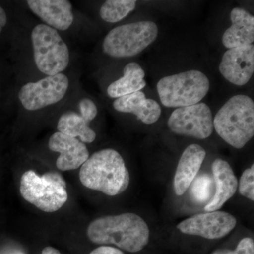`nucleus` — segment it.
<instances>
[{"label": "nucleus", "instance_id": "obj_1", "mask_svg": "<svg viewBox=\"0 0 254 254\" xmlns=\"http://www.w3.org/2000/svg\"><path fill=\"white\" fill-rule=\"evenodd\" d=\"M87 235L96 245H115L136 253L148 245L150 231L143 218L136 214L126 213L93 220L88 227Z\"/></svg>", "mask_w": 254, "mask_h": 254}, {"label": "nucleus", "instance_id": "obj_2", "mask_svg": "<svg viewBox=\"0 0 254 254\" xmlns=\"http://www.w3.org/2000/svg\"><path fill=\"white\" fill-rule=\"evenodd\" d=\"M79 179L83 186L110 196L123 193L130 182L125 160L111 148L95 152L89 157L82 165Z\"/></svg>", "mask_w": 254, "mask_h": 254}, {"label": "nucleus", "instance_id": "obj_3", "mask_svg": "<svg viewBox=\"0 0 254 254\" xmlns=\"http://www.w3.org/2000/svg\"><path fill=\"white\" fill-rule=\"evenodd\" d=\"M213 127L228 144L243 148L254 135V100L245 95L232 97L215 115Z\"/></svg>", "mask_w": 254, "mask_h": 254}, {"label": "nucleus", "instance_id": "obj_4", "mask_svg": "<svg viewBox=\"0 0 254 254\" xmlns=\"http://www.w3.org/2000/svg\"><path fill=\"white\" fill-rule=\"evenodd\" d=\"M20 193L26 201L46 213L58 211L68 199L66 182L56 172L41 177L33 170L25 172L20 182Z\"/></svg>", "mask_w": 254, "mask_h": 254}, {"label": "nucleus", "instance_id": "obj_5", "mask_svg": "<svg viewBox=\"0 0 254 254\" xmlns=\"http://www.w3.org/2000/svg\"><path fill=\"white\" fill-rule=\"evenodd\" d=\"M210 88L208 77L198 70L165 76L157 84L160 101L168 108H182L199 103Z\"/></svg>", "mask_w": 254, "mask_h": 254}, {"label": "nucleus", "instance_id": "obj_6", "mask_svg": "<svg viewBox=\"0 0 254 254\" xmlns=\"http://www.w3.org/2000/svg\"><path fill=\"white\" fill-rule=\"evenodd\" d=\"M158 33V26L153 21H138L118 26L105 36L103 52L115 58L135 56L152 44Z\"/></svg>", "mask_w": 254, "mask_h": 254}, {"label": "nucleus", "instance_id": "obj_7", "mask_svg": "<svg viewBox=\"0 0 254 254\" xmlns=\"http://www.w3.org/2000/svg\"><path fill=\"white\" fill-rule=\"evenodd\" d=\"M31 41L35 63L39 71L53 76L66 69L69 51L57 30L47 25H38L32 31Z\"/></svg>", "mask_w": 254, "mask_h": 254}, {"label": "nucleus", "instance_id": "obj_8", "mask_svg": "<svg viewBox=\"0 0 254 254\" xmlns=\"http://www.w3.org/2000/svg\"><path fill=\"white\" fill-rule=\"evenodd\" d=\"M68 84V78L63 73L48 76L25 84L18 93V98L25 109L30 111L43 109L63 100Z\"/></svg>", "mask_w": 254, "mask_h": 254}, {"label": "nucleus", "instance_id": "obj_9", "mask_svg": "<svg viewBox=\"0 0 254 254\" xmlns=\"http://www.w3.org/2000/svg\"><path fill=\"white\" fill-rule=\"evenodd\" d=\"M168 125L170 129L177 134L198 139L208 138L214 128L211 110L202 103L174 110Z\"/></svg>", "mask_w": 254, "mask_h": 254}, {"label": "nucleus", "instance_id": "obj_10", "mask_svg": "<svg viewBox=\"0 0 254 254\" xmlns=\"http://www.w3.org/2000/svg\"><path fill=\"white\" fill-rule=\"evenodd\" d=\"M236 225V218L231 214L216 210L187 218L178 224L177 228L187 235L216 240L226 236Z\"/></svg>", "mask_w": 254, "mask_h": 254}, {"label": "nucleus", "instance_id": "obj_11", "mask_svg": "<svg viewBox=\"0 0 254 254\" xmlns=\"http://www.w3.org/2000/svg\"><path fill=\"white\" fill-rule=\"evenodd\" d=\"M219 70L225 79L242 86L247 84L254 72V46L228 49L222 57Z\"/></svg>", "mask_w": 254, "mask_h": 254}, {"label": "nucleus", "instance_id": "obj_12", "mask_svg": "<svg viewBox=\"0 0 254 254\" xmlns=\"http://www.w3.org/2000/svg\"><path fill=\"white\" fill-rule=\"evenodd\" d=\"M48 146L52 151L60 153L56 166L61 171L76 170L89 158V152L83 142L59 131L50 136Z\"/></svg>", "mask_w": 254, "mask_h": 254}, {"label": "nucleus", "instance_id": "obj_13", "mask_svg": "<svg viewBox=\"0 0 254 254\" xmlns=\"http://www.w3.org/2000/svg\"><path fill=\"white\" fill-rule=\"evenodd\" d=\"M30 9L50 27L66 31L73 21L72 5L67 0H28Z\"/></svg>", "mask_w": 254, "mask_h": 254}, {"label": "nucleus", "instance_id": "obj_14", "mask_svg": "<svg viewBox=\"0 0 254 254\" xmlns=\"http://www.w3.org/2000/svg\"><path fill=\"white\" fill-rule=\"evenodd\" d=\"M206 152L198 144L189 145L180 159L174 179L177 195H183L196 177L204 161Z\"/></svg>", "mask_w": 254, "mask_h": 254}, {"label": "nucleus", "instance_id": "obj_15", "mask_svg": "<svg viewBox=\"0 0 254 254\" xmlns=\"http://www.w3.org/2000/svg\"><path fill=\"white\" fill-rule=\"evenodd\" d=\"M215 185V193L211 200L205 205L206 212L216 211L236 193L238 181L229 163L216 159L212 165Z\"/></svg>", "mask_w": 254, "mask_h": 254}, {"label": "nucleus", "instance_id": "obj_16", "mask_svg": "<svg viewBox=\"0 0 254 254\" xmlns=\"http://www.w3.org/2000/svg\"><path fill=\"white\" fill-rule=\"evenodd\" d=\"M115 110L136 115L138 120L146 125L156 123L161 115V108L155 100L145 98L144 93L136 92L117 98L114 101Z\"/></svg>", "mask_w": 254, "mask_h": 254}, {"label": "nucleus", "instance_id": "obj_17", "mask_svg": "<svg viewBox=\"0 0 254 254\" xmlns=\"http://www.w3.org/2000/svg\"><path fill=\"white\" fill-rule=\"evenodd\" d=\"M232 26L222 36V43L228 49L252 45L254 41V16L242 8H235L230 14Z\"/></svg>", "mask_w": 254, "mask_h": 254}, {"label": "nucleus", "instance_id": "obj_18", "mask_svg": "<svg viewBox=\"0 0 254 254\" xmlns=\"http://www.w3.org/2000/svg\"><path fill=\"white\" fill-rule=\"evenodd\" d=\"M145 72L138 64L128 63L124 68V76L108 86L110 98H119L125 95L141 91L145 86Z\"/></svg>", "mask_w": 254, "mask_h": 254}, {"label": "nucleus", "instance_id": "obj_19", "mask_svg": "<svg viewBox=\"0 0 254 254\" xmlns=\"http://www.w3.org/2000/svg\"><path fill=\"white\" fill-rule=\"evenodd\" d=\"M58 129L60 133L68 136L78 137L83 143H91L96 138V133L90 128L89 123L74 112H67L60 117Z\"/></svg>", "mask_w": 254, "mask_h": 254}, {"label": "nucleus", "instance_id": "obj_20", "mask_svg": "<svg viewBox=\"0 0 254 254\" xmlns=\"http://www.w3.org/2000/svg\"><path fill=\"white\" fill-rule=\"evenodd\" d=\"M136 4L135 0H108L100 8V17L106 22H118L131 12Z\"/></svg>", "mask_w": 254, "mask_h": 254}, {"label": "nucleus", "instance_id": "obj_21", "mask_svg": "<svg viewBox=\"0 0 254 254\" xmlns=\"http://www.w3.org/2000/svg\"><path fill=\"white\" fill-rule=\"evenodd\" d=\"M190 192L195 201L205 203L213 193L214 181L208 174H201L192 182Z\"/></svg>", "mask_w": 254, "mask_h": 254}, {"label": "nucleus", "instance_id": "obj_22", "mask_svg": "<svg viewBox=\"0 0 254 254\" xmlns=\"http://www.w3.org/2000/svg\"><path fill=\"white\" fill-rule=\"evenodd\" d=\"M240 193L251 200H254V165L245 170L240 181Z\"/></svg>", "mask_w": 254, "mask_h": 254}, {"label": "nucleus", "instance_id": "obj_23", "mask_svg": "<svg viewBox=\"0 0 254 254\" xmlns=\"http://www.w3.org/2000/svg\"><path fill=\"white\" fill-rule=\"evenodd\" d=\"M213 254H254V242L250 237H245L239 242L236 250L232 251L221 249Z\"/></svg>", "mask_w": 254, "mask_h": 254}, {"label": "nucleus", "instance_id": "obj_24", "mask_svg": "<svg viewBox=\"0 0 254 254\" xmlns=\"http://www.w3.org/2000/svg\"><path fill=\"white\" fill-rule=\"evenodd\" d=\"M79 109L81 116L89 123L96 118L98 114L96 105L88 98H84L81 100L79 103Z\"/></svg>", "mask_w": 254, "mask_h": 254}, {"label": "nucleus", "instance_id": "obj_25", "mask_svg": "<svg viewBox=\"0 0 254 254\" xmlns=\"http://www.w3.org/2000/svg\"><path fill=\"white\" fill-rule=\"evenodd\" d=\"M90 254H125L121 250L115 247L102 246L92 251Z\"/></svg>", "mask_w": 254, "mask_h": 254}, {"label": "nucleus", "instance_id": "obj_26", "mask_svg": "<svg viewBox=\"0 0 254 254\" xmlns=\"http://www.w3.org/2000/svg\"><path fill=\"white\" fill-rule=\"evenodd\" d=\"M7 22V17H6V12L0 6V33L2 31L3 28Z\"/></svg>", "mask_w": 254, "mask_h": 254}, {"label": "nucleus", "instance_id": "obj_27", "mask_svg": "<svg viewBox=\"0 0 254 254\" xmlns=\"http://www.w3.org/2000/svg\"><path fill=\"white\" fill-rule=\"evenodd\" d=\"M41 254H62L59 251L51 247H47L42 251Z\"/></svg>", "mask_w": 254, "mask_h": 254}]
</instances>
